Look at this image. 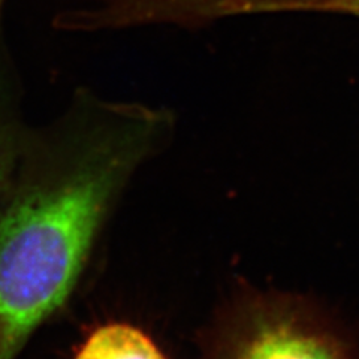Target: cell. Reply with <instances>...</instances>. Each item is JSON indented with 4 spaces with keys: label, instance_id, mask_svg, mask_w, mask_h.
<instances>
[{
    "label": "cell",
    "instance_id": "cell-1",
    "mask_svg": "<svg viewBox=\"0 0 359 359\" xmlns=\"http://www.w3.org/2000/svg\"><path fill=\"white\" fill-rule=\"evenodd\" d=\"M174 128L171 109L88 88L32 126L0 192V359H17L69 301L120 199Z\"/></svg>",
    "mask_w": 359,
    "mask_h": 359
},
{
    "label": "cell",
    "instance_id": "cell-2",
    "mask_svg": "<svg viewBox=\"0 0 359 359\" xmlns=\"http://www.w3.org/2000/svg\"><path fill=\"white\" fill-rule=\"evenodd\" d=\"M205 359H351L344 343L286 299L249 297L222 311L204 339Z\"/></svg>",
    "mask_w": 359,
    "mask_h": 359
},
{
    "label": "cell",
    "instance_id": "cell-3",
    "mask_svg": "<svg viewBox=\"0 0 359 359\" xmlns=\"http://www.w3.org/2000/svg\"><path fill=\"white\" fill-rule=\"evenodd\" d=\"M21 86L13 62L0 43V192L13 174L32 125L25 120Z\"/></svg>",
    "mask_w": 359,
    "mask_h": 359
},
{
    "label": "cell",
    "instance_id": "cell-4",
    "mask_svg": "<svg viewBox=\"0 0 359 359\" xmlns=\"http://www.w3.org/2000/svg\"><path fill=\"white\" fill-rule=\"evenodd\" d=\"M210 21L269 14H332L359 18V0H195Z\"/></svg>",
    "mask_w": 359,
    "mask_h": 359
},
{
    "label": "cell",
    "instance_id": "cell-5",
    "mask_svg": "<svg viewBox=\"0 0 359 359\" xmlns=\"http://www.w3.org/2000/svg\"><path fill=\"white\" fill-rule=\"evenodd\" d=\"M74 359H168L151 337L128 322H107L90 332Z\"/></svg>",
    "mask_w": 359,
    "mask_h": 359
},
{
    "label": "cell",
    "instance_id": "cell-6",
    "mask_svg": "<svg viewBox=\"0 0 359 359\" xmlns=\"http://www.w3.org/2000/svg\"><path fill=\"white\" fill-rule=\"evenodd\" d=\"M8 0H0V20H2V14H4V8L6 5Z\"/></svg>",
    "mask_w": 359,
    "mask_h": 359
}]
</instances>
